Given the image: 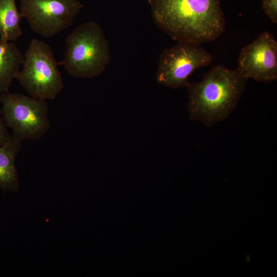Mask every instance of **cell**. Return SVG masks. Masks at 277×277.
<instances>
[{"instance_id":"1","label":"cell","mask_w":277,"mask_h":277,"mask_svg":"<svg viewBox=\"0 0 277 277\" xmlns=\"http://www.w3.org/2000/svg\"><path fill=\"white\" fill-rule=\"evenodd\" d=\"M157 27L174 40L202 44L224 32L220 0H148Z\"/></svg>"},{"instance_id":"2","label":"cell","mask_w":277,"mask_h":277,"mask_svg":"<svg viewBox=\"0 0 277 277\" xmlns=\"http://www.w3.org/2000/svg\"><path fill=\"white\" fill-rule=\"evenodd\" d=\"M248 79L236 68L218 64L199 82L187 86L189 118L210 127L227 119L234 111Z\"/></svg>"},{"instance_id":"3","label":"cell","mask_w":277,"mask_h":277,"mask_svg":"<svg viewBox=\"0 0 277 277\" xmlns=\"http://www.w3.org/2000/svg\"><path fill=\"white\" fill-rule=\"evenodd\" d=\"M66 50L58 65L76 78L101 74L111 60L109 43L98 24L89 21L78 26L66 38Z\"/></svg>"},{"instance_id":"4","label":"cell","mask_w":277,"mask_h":277,"mask_svg":"<svg viewBox=\"0 0 277 277\" xmlns=\"http://www.w3.org/2000/svg\"><path fill=\"white\" fill-rule=\"evenodd\" d=\"M58 65L49 45L34 38L15 78L30 96L46 101L54 100L64 88Z\"/></svg>"},{"instance_id":"5","label":"cell","mask_w":277,"mask_h":277,"mask_svg":"<svg viewBox=\"0 0 277 277\" xmlns=\"http://www.w3.org/2000/svg\"><path fill=\"white\" fill-rule=\"evenodd\" d=\"M0 103L6 125L19 141L39 140L50 129L46 100L9 92L0 95Z\"/></svg>"},{"instance_id":"6","label":"cell","mask_w":277,"mask_h":277,"mask_svg":"<svg viewBox=\"0 0 277 277\" xmlns=\"http://www.w3.org/2000/svg\"><path fill=\"white\" fill-rule=\"evenodd\" d=\"M212 60V55L200 44L179 41L160 54L156 81L172 89L187 87L190 75L198 68L210 65Z\"/></svg>"},{"instance_id":"7","label":"cell","mask_w":277,"mask_h":277,"mask_svg":"<svg viewBox=\"0 0 277 277\" xmlns=\"http://www.w3.org/2000/svg\"><path fill=\"white\" fill-rule=\"evenodd\" d=\"M20 12L30 28L50 37L69 27L83 8L79 0H20Z\"/></svg>"},{"instance_id":"8","label":"cell","mask_w":277,"mask_h":277,"mask_svg":"<svg viewBox=\"0 0 277 277\" xmlns=\"http://www.w3.org/2000/svg\"><path fill=\"white\" fill-rule=\"evenodd\" d=\"M238 70L245 77L269 83L277 79V41L269 32L261 33L244 47L238 60Z\"/></svg>"},{"instance_id":"9","label":"cell","mask_w":277,"mask_h":277,"mask_svg":"<svg viewBox=\"0 0 277 277\" xmlns=\"http://www.w3.org/2000/svg\"><path fill=\"white\" fill-rule=\"evenodd\" d=\"M22 141L11 135L0 147V189L4 192H16L20 183L15 160L22 148Z\"/></svg>"},{"instance_id":"10","label":"cell","mask_w":277,"mask_h":277,"mask_svg":"<svg viewBox=\"0 0 277 277\" xmlns=\"http://www.w3.org/2000/svg\"><path fill=\"white\" fill-rule=\"evenodd\" d=\"M23 59L24 55L15 44L0 38V95L9 92Z\"/></svg>"},{"instance_id":"11","label":"cell","mask_w":277,"mask_h":277,"mask_svg":"<svg viewBox=\"0 0 277 277\" xmlns=\"http://www.w3.org/2000/svg\"><path fill=\"white\" fill-rule=\"evenodd\" d=\"M22 18L15 0H0V38L10 42L16 41L22 34Z\"/></svg>"},{"instance_id":"12","label":"cell","mask_w":277,"mask_h":277,"mask_svg":"<svg viewBox=\"0 0 277 277\" xmlns=\"http://www.w3.org/2000/svg\"><path fill=\"white\" fill-rule=\"evenodd\" d=\"M262 7L266 15L274 24L277 23V0H262Z\"/></svg>"},{"instance_id":"13","label":"cell","mask_w":277,"mask_h":277,"mask_svg":"<svg viewBox=\"0 0 277 277\" xmlns=\"http://www.w3.org/2000/svg\"><path fill=\"white\" fill-rule=\"evenodd\" d=\"M6 128V125L0 115V147L3 146L10 137Z\"/></svg>"}]
</instances>
